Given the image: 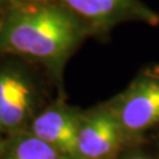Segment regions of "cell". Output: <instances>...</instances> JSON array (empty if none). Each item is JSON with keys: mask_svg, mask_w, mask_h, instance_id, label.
Masks as SVG:
<instances>
[{"mask_svg": "<svg viewBox=\"0 0 159 159\" xmlns=\"http://www.w3.org/2000/svg\"><path fill=\"white\" fill-rule=\"evenodd\" d=\"M89 35L85 24L56 1L19 2L0 16V57L39 64L61 81L65 64Z\"/></svg>", "mask_w": 159, "mask_h": 159, "instance_id": "6da1fadb", "label": "cell"}, {"mask_svg": "<svg viewBox=\"0 0 159 159\" xmlns=\"http://www.w3.org/2000/svg\"><path fill=\"white\" fill-rule=\"evenodd\" d=\"M0 61V129L14 133L26 130L46 105L39 78L30 61L17 57Z\"/></svg>", "mask_w": 159, "mask_h": 159, "instance_id": "7a4b0ae2", "label": "cell"}, {"mask_svg": "<svg viewBox=\"0 0 159 159\" xmlns=\"http://www.w3.org/2000/svg\"><path fill=\"white\" fill-rule=\"evenodd\" d=\"M124 133H137L159 123V78L143 75L108 102Z\"/></svg>", "mask_w": 159, "mask_h": 159, "instance_id": "3957f363", "label": "cell"}, {"mask_svg": "<svg viewBox=\"0 0 159 159\" xmlns=\"http://www.w3.org/2000/svg\"><path fill=\"white\" fill-rule=\"evenodd\" d=\"M81 112L63 98H58L34 117L26 130L51 145L65 159H79L78 132Z\"/></svg>", "mask_w": 159, "mask_h": 159, "instance_id": "277c9868", "label": "cell"}, {"mask_svg": "<svg viewBox=\"0 0 159 159\" xmlns=\"http://www.w3.org/2000/svg\"><path fill=\"white\" fill-rule=\"evenodd\" d=\"M124 132L108 102L81 112L78 132L79 159H112Z\"/></svg>", "mask_w": 159, "mask_h": 159, "instance_id": "5b68a950", "label": "cell"}, {"mask_svg": "<svg viewBox=\"0 0 159 159\" xmlns=\"http://www.w3.org/2000/svg\"><path fill=\"white\" fill-rule=\"evenodd\" d=\"M66 7L87 26L91 34H105L130 18H148L136 0H50Z\"/></svg>", "mask_w": 159, "mask_h": 159, "instance_id": "8992f818", "label": "cell"}, {"mask_svg": "<svg viewBox=\"0 0 159 159\" xmlns=\"http://www.w3.org/2000/svg\"><path fill=\"white\" fill-rule=\"evenodd\" d=\"M0 159H65L51 145L40 140L30 131L11 133L0 145Z\"/></svg>", "mask_w": 159, "mask_h": 159, "instance_id": "52a82bcc", "label": "cell"}, {"mask_svg": "<svg viewBox=\"0 0 159 159\" xmlns=\"http://www.w3.org/2000/svg\"><path fill=\"white\" fill-rule=\"evenodd\" d=\"M121 159H150V158L139 153H130L127 154V156H125V157H123Z\"/></svg>", "mask_w": 159, "mask_h": 159, "instance_id": "ba28073f", "label": "cell"}, {"mask_svg": "<svg viewBox=\"0 0 159 159\" xmlns=\"http://www.w3.org/2000/svg\"><path fill=\"white\" fill-rule=\"evenodd\" d=\"M1 12H2V10H1V8H0V16H1Z\"/></svg>", "mask_w": 159, "mask_h": 159, "instance_id": "9c48e42d", "label": "cell"}, {"mask_svg": "<svg viewBox=\"0 0 159 159\" xmlns=\"http://www.w3.org/2000/svg\"><path fill=\"white\" fill-rule=\"evenodd\" d=\"M0 132H2V131H1V129H0Z\"/></svg>", "mask_w": 159, "mask_h": 159, "instance_id": "30bf717a", "label": "cell"}]
</instances>
